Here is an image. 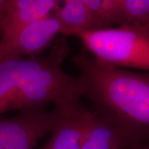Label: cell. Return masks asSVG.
Here are the masks:
<instances>
[{
  "instance_id": "1",
  "label": "cell",
  "mask_w": 149,
  "mask_h": 149,
  "mask_svg": "<svg viewBox=\"0 0 149 149\" xmlns=\"http://www.w3.org/2000/svg\"><path fill=\"white\" fill-rule=\"evenodd\" d=\"M69 52V43L62 37L56 40L47 56L0 61V115L50 103L56 109L81 104L85 80L66 74L61 67Z\"/></svg>"
},
{
  "instance_id": "2",
  "label": "cell",
  "mask_w": 149,
  "mask_h": 149,
  "mask_svg": "<svg viewBox=\"0 0 149 149\" xmlns=\"http://www.w3.org/2000/svg\"><path fill=\"white\" fill-rule=\"evenodd\" d=\"M72 61L93 109L114 118L149 143V72L106 65L83 53Z\"/></svg>"
},
{
  "instance_id": "3",
  "label": "cell",
  "mask_w": 149,
  "mask_h": 149,
  "mask_svg": "<svg viewBox=\"0 0 149 149\" xmlns=\"http://www.w3.org/2000/svg\"><path fill=\"white\" fill-rule=\"evenodd\" d=\"M76 37L101 64L149 72V26L122 25Z\"/></svg>"
},
{
  "instance_id": "4",
  "label": "cell",
  "mask_w": 149,
  "mask_h": 149,
  "mask_svg": "<svg viewBox=\"0 0 149 149\" xmlns=\"http://www.w3.org/2000/svg\"><path fill=\"white\" fill-rule=\"evenodd\" d=\"M57 109L47 107L19 112L12 118H0V149H33L45 134L52 132L58 120Z\"/></svg>"
},
{
  "instance_id": "5",
  "label": "cell",
  "mask_w": 149,
  "mask_h": 149,
  "mask_svg": "<svg viewBox=\"0 0 149 149\" xmlns=\"http://www.w3.org/2000/svg\"><path fill=\"white\" fill-rule=\"evenodd\" d=\"M147 143L140 136L110 115L91 110L81 149H135Z\"/></svg>"
},
{
  "instance_id": "6",
  "label": "cell",
  "mask_w": 149,
  "mask_h": 149,
  "mask_svg": "<svg viewBox=\"0 0 149 149\" xmlns=\"http://www.w3.org/2000/svg\"><path fill=\"white\" fill-rule=\"evenodd\" d=\"M60 31V23L53 13L32 22L9 42L0 45V61L22 59L24 56L36 57L48 47Z\"/></svg>"
},
{
  "instance_id": "7",
  "label": "cell",
  "mask_w": 149,
  "mask_h": 149,
  "mask_svg": "<svg viewBox=\"0 0 149 149\" xmlns=\"http://www.w3.org/2000/svg\"><path fill=\"white\" fill-rule=\"evenodd\" d=\"M57 109L60 115L52 137L40 149H81L91 109L82 104Z\"/></svg>"
},
{
  "instance_id": "8",
  "label": "cell",
  "mask_w": 149,
  "mask_h": 149,
  "mask_svg": "<svg viewBox=\"0 0 149 149\" xmlns=\"http://www.w3.org/2000/svg\"><path fill=\"white\" fill-rule=\"evenodd\" d=\"M58 0H9L0 45L9 42L23 27L53 13Z\"/></svg>"
},
{
  "instance_id": "9",
  "label": "cell",
  "mask_w": 149,
  "mask_h": 149,
  "mask_svg": "<svg viewBox=\"0 0 149 149\" xmlns=\"http://www.w3.org/2000/svg\"><path fill=\"white\" fill-rule=\"evenodd\" d=\"M54 11L60 23V33L65 36H76L78 33L100 30L91 10L83 0H65Z\"/></svg>"
},
{
  "instance_id": "10",
  "label": "cell",
  "mask_w": 149,
  "mask_h": 149,
  "mask_svg": "<svg viewBox=\"0 0 149 149\" xmlns=\"http://www.w3.org/2000/svg\"><path fill=\"white\" fill-rule=\"evenodd\" d=\"M149 26V0H119L118 27Z\"/></svg>"
},
{
  "instance_id": "11",
  "label": "cell",
  "mask_w": 149,
  "mask_h": 149,
  "mask_svg": "<svg viewBox=\"0 0 149 149\" xmlns=\"http://www.w3.org/2000/svg\"><path fill=\"white\" fill-rule=\"evenodd\" d=\"M91 10L100 30L118 25L119 0H83Z\"/></svg>"
},
{
  "instance_id": "12",
  "label": "cell",
  "mask_w": 149,
  "mask_h": 149,
  "mask_svg": "<svg viewBox=\"0 0 149 149\" xmlns=\"http://www.w3.org/2000/svg\"><path fill=\"white\" fill-rule=\"evenodd\" d=\"M9 6V0H0V38L3 32V26Z\"/></svg>"
},
{
  "instance_id": "13",
  "label": "cell",
  "mask_w": 149,
  "mask_h": 149,
  "mask_svg": "<svg viewBox=\"0 0 149 149\" xmlns=\"http://www.w3.org/2000/svg\"><path fill=\"white\" fill-rule=\"evenodd\" d=\"M135 149H149V143H143L142 144L141 146H139V147H138L137 148Z\"/></svg>"
}]
</instances>
